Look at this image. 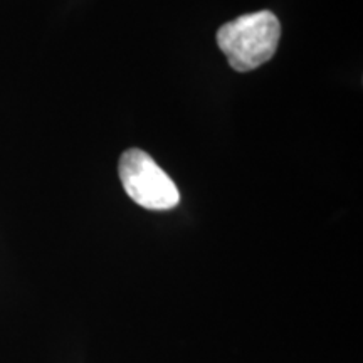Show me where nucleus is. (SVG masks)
<instances>
[{"instance_id": "obj_1", "label": "nucleus", "mask_w": 363, "mask_h": 363, "mask_svg": "<svg viewBox=\"0 0 363 363\" xmlns=\"http://www.w3.org/2000/svg\"><path fill=\"white\" fill-rule=\"evenodd\" d=\"M279 38L278 17L269 11H259L222 26L217 33V44L233 69L247 72L274 56Z\"/></svg>"}, {"instance_id": "obj_2", "label": "nucleus", "mask_w": 363, "mask_h": 363, "mask_svg": "<svg viewBox=\"0 0 363 363\" xmlns=\"http://www.w3.org/2000/svg\"><path fill=\"white\" fill-rule=\"evenodd\" d=\"M118 174L125 192L138 206L148 211H170L179 206L180 194L174 180L143 150H126Z\"/></svg>"}]
</instances>
